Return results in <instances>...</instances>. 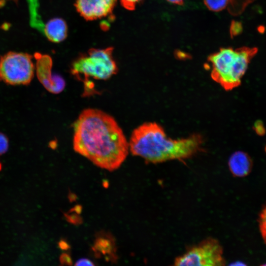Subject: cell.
<instances>
[{
	"label": "cell",
	"instance_id": "22",
	"mask_svg": "<svg viewBox=\"0 0 266 266\" xmlns=\"http://www.w3.org/2000/svg\"><path fill=\"white\" fill-rule=\"evenodd\" d=\"M14 0V1H17V0Z\"/></svg>",
	"mask_w": 266,
	"mask_h": 266
},
{
	"label": "cell",
	"instance_id": "9",
	"mask_svg": "<svg viewBox=\"0 0 266 266\" xmlns=\"http://www.w3.org/2000/svg\"><path fill=\"white\" fill-rule=\"evenodd\" d=\"M228 165L233 176L243 177L248 175L251 171L253 162L247 153L238 151L234 152L230 156Z\"/></svg>",
	"mask_w": 266,
	"mask_h": 266
},
{
	"label": "cell",
	"instance_id": "6",
	"mask_svg": "<svg viewBox=\"0 0 266 266\" xmlns=\"http://www.w3.org/2000/svg\"><path fill=\"white\" fill-rule=\"evenodd\" d=\"M223 248L216 239L208 238L189 247L174 261V266H222L225 265Z\"/></svg>",
	"mask_w": 266,
	"mask_h": 266
},
{
	"label": "cell",
	"instance_id": "4",
	"mask_svg": "<svg viewBox=\"0 0 266 266\" xmlns=\"http://www.w3.org/2000/svg\"><path fill=\"white\" fill-rule=\"evenodd\" d=\"M111 47L105 49L92 48L87 53L78 57L72 63L71 73L77 77L83 75L85 79L92 77L107 80L118 72Z\"/></svg>",
	"mask_w": 266,
	"mask_h": 266
},
{
	"label": "cell",
	"instance_id": "18",
	"mask_svg": "<svg viewBox=\"0 0 266 266\" xmlns=\"http://www.w3.org/2000/svg\"><path fill=\"white\" fill-rule=\"evenodd\" d=\"M75 266H94V264L88 259L82 258L78 260L75 264Z\"/></svg>",
	"mask_w": 266,
	"mask_h": 266
},
{
	"label": "cell",
	"instance_id": "15",
	"mask_svg": "<svg viewBox=\"0 0 266 266\" xmlns=\"http://www.w3.org/2000/svg\"><path fill=\"white\" fill-rule=\"evenodd\" d=\"M9 146V140L7 136L0 132V155L7 151Z\"/></svg>",
	"mask_w": 266,
	"mask_h": 266
},
{
	"label": "cell",
	"instance_id": "17",
	"mask_svg": "<svg viewBox=\"0 0 266 266\" xmlns=\"http://www.w3.org/2000/svg\"><path fill=\"white\" fill-rule=\"evenodd\" d=\"M142 0H120L122 6L128 10H133L136 4Z\"/></svg>",
	"mask_w": 266,
	"mask_h": 266
},
{
	"label": "cell",
	"instance_id": "19",
	"mask_svg": "<svg viewBox=\"0 0 266 266\" xmlns=\"http://www.w3.org/2000/svg\"><path fill=\"white\" fill-rule=\"evenodd\" d=\"M60 261L63 264L66 263L67 265H70L71 262L70 257L66 254H64L61 256Z\"/></svg>",
	"mask_w": 266,
	"mask_h": 266
},
{
	"label": "cell",
	"instance_id": "21",
	"mask_svg": "<svg viewBox=\"0 0 266 266\" xmlns=\"http://www.w3.org/2000/svg\"><path fill=\"white\" fill-rule=\"evenodd\" d=\"M1 168H2V165H1V163L0 162V170H1Z\"/></svg>",
	"mask_w": 266,
	"mask_h": 266
},
{
	"label": "cell",
	"instance_id": "12",
	"mask_svg": "<svg viewBox=\"0 0 266 266\" xmlns=\"http://www.w3.org/2000/svg\"><path fill=\"white\" fill-rule=\"evenodd\" d=\"M255 0H228L227 9L233 15L240 14L245 8Z\"/></svg>",
	"mask_w": 266,
	"mask_h": 266
},
{
	"label": "cell",
	"instance_id": "1",
	"mask_svg": "<svg viewBox=\"0 0 266 266\" xmlns=\"http://www.w3.org/2000/svg\"><path fill=\"white\" fill-rule=\"evenodd\" d=\"M73 148L99 167L114 170L126 159L129 142L115 119L102 110H83L73 124Z\"/></svg>",
	"mask_w": 266,
	"mask_h": 266
},
{
	"label": "cell",
	"instance_id": "5",
	"mask_svg": "<svg viewBox=\"0 0 266 266\" xmlns=\"http://www.w3.org/2000/svg\"><path fill=\"white\" fill-rule=\"evenodd\" d=\"M32 56L10 51L0 57V81L10 85H28L34 76Z\"/></svg>",
	"mask_w": 266,
	"mask_h": 266
},
{
	"label": "cell",
	"instance_id": "11",
	"mask_svg": "<svg viewBox=\"0 0 266 266\" xmlns=\"http://www.w3.org/2000/svg\"><path fill=\"white\" fill-rule=\"evenodd\" d=\"M113 239L109 235H101L98 236L95 241L94 248L96 250L100 252L104 255L114 252V243Z\"/></svg>",
	"mask_w": 266,
	"mask_h": 266
},
{
	"label": "cell",
	"instance_id": "8",
	"mask_svg": "<svg viewBox=\"0 0 266 266\" xmlns=\"http://www.w3.org/2000/svg\"><path fill=\"white\" fill-rule=\"evenodd\" d=\"M117 0H76L75 7L85 20L93 21L112 14Z\"/></svg>",
	"mask_w": 266,
	"mask_h": 266
},
{
	"label": "cell",
	"instance_id": "3",
	"mask_svg": "<svg viewBox=\"0 0 266 266\" xmlns=\"http://www.w3.org/2000/svg\"><path fill=\"white\" fill-rule=\"evenodd\" d=\"M257 51L256 47L221 48L209 55L207 59L211 66V78L226 91L237 87L241 84L250 61Z\"/></svg>",
	"mask_w": 266,
	"mask_h": 266
},
{
	"label": "cell",
	"instance_id": "2",
	"mask_svg": "<svg viewBox=\"0 0 266 266\" xmlns=\"http://www.w3.org/2000/svg\"><path fill=\"white\" fill-rule=\"evenodd\" d=\"M202 143V137L199 134L173 139L167 137L158 124L146 122L133 131L129 145L133 155L141 157L147 163L156 164L190 158L201 151Z\"/></svg>",
	"mask_w": 266,
	"mask_h": 266
},
{
	"label": "cell",
	"instance_id": "20",
	"mask_svg": "<svg viewBox=\"0 0 266 266\" xmlns=\"http://www.w3.org/2000/svg\"><path fill=\"white\" fill-rule=\"evenodd\" d=\"M167 1L177 5H182L184 0H166Z\"/></svg>",
	"mask_w": 266,
	"mask_h": 266
},
{
	"label": "cell",
	"instance_id": "7",
	"mask_svg": "<svg viewBox=\"0 0 266 266\" xmlns=\"http://www.w3.org/2000/svg\"><path fill=\"white\" fill-rule=\"evenodd\" d=\"M36 72L37 78L44 88L49 92L59 94L66 86L64 78L58 74L52 73V60L48 55L35 53Z\"/></svg>",
	"mask_w": 266,
	"mask_h": 266
},
{
	"label": "cell",
	"instance_id": "14",
	"mask_svg": "<svg viewBox=\"0 0 266 266\" xmlns=\"http://www.w3.org/2000/svg\"><path fill=\"white\" fill-rule=\"evenodd\" d=\"M259 224L261 235L266 244V206L261 212L259 219Z\"/></svg>",
	"mask_w": 266,
	"mask_h": 266
},
{
	"label": "cell",
	"instance_id": "10",
	"mask_svg": "<svg viewBox=\"0 0 266 266\" xmlns=\"http://www.w3.org/2000/svg\"><path fill=\"white\" fill-rule=\"evenodd\" d=\"M67 26L61 18H54L44 25L43 33L51 42L59 43L64 40L67 35Z\"/></svg>",
	"mask_w": 266,
	"mask_h": 266
},
{
	"label": "cell",
	"instance_id": "13",
	"mask_svg": "<svg viewBox=\"0 0 266 266\" xmlns=\"http://www.w3.org/2000/svg\"><path fill=\"white\" fill-rule=\"evenodd\" d=\"M207 8L211 11L218 12L226 8L228 0H203Z\"/></svg>",
	"mask_w": 266,
	"mask_h": 266
},
{
	"label": "cell",
	"instance_id": "16",
	"mask_svg": "<svg viewBox=\"0 0 266 266\" xmlns=\"http://www.w3.org/2000/svg\"><path fill=\"white\" fill-rule=\"evenodd\" d=\"M242 30V25L240 22L234 21L232 22L230 30L232 37H234L239 34Z\"/></svg>",
	"mask_w": 266,
	"mask_h": 266
}]
</instances>
